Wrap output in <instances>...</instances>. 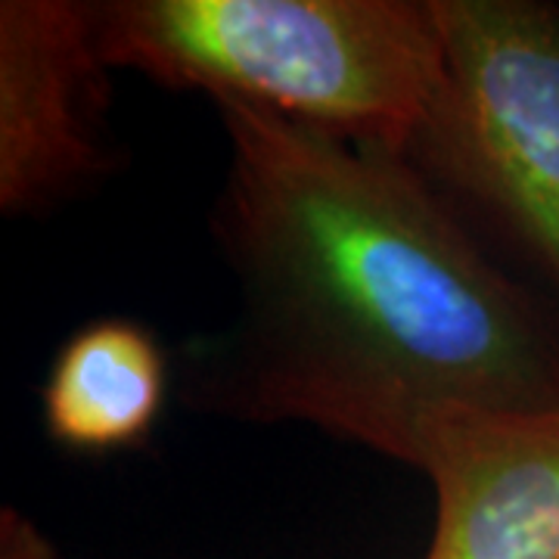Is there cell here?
Segmentation results:
<instances>
[{
  "label": "cell",
  "instance_id": "cell-3",
  "mask_svg": "<svg viewBox=\"0 0 559 559\" xmlns=\"http://www.w3.org/2000/svg\"><path fill=\"white\" fill-rule=\"evenodd\" d=\"M444 75L407 159L559 283V7L432 0Z\"/></svg>",
  "mask_w": 559,
  "mask_h": 559
},
{
  "label": "cell",
  "instance_id": "cell-6",
  "mask_svg": "<svg viewBox=\"0 0 559 559\" xmlns=\"http://www.w3.org/2000/svg\"><path fill=\"white\" fill-rule=\"evenodd\" d=\"M168 360L150 330L106 318L60 348L40 389L50 439L81 454L134 448L162 417Z\"/></svg>",
  "mask_w": 559,
  "mask_h": 559
},
{
  "label": "cell",
  "instance_id": "cell-5",
  "mask_svg": "<svg viewBox=\"0 0 559 559\" xmlns=\"http://www.w3.org/2000/svg\"><path fill=\"white\" fill-rule=\"evenodd\" d=\"M436 491L426 559H559V407H457L423 426Z\"/></svg>",
  "mask_w": 559,
  "mask_h": 559
},
{
  "label": "cell",
  "instance_id": "cell-1",
  "mask_svg": "<svg viewBox=\"0 0 559 559\" xmlns=\"http://www.w3.org/2000/svg\"><path fill=\"white\" fill-rule=\"evenodd\" d=\"M227 171L212 230L240 286L202 377L246 419L308 423L417 466L457 407H559V333L414 162L215 100Z\"/></svg>",
  "mask_w": 559,
  "mask_h": 559
},
{
  "label": "cell",
  "instance_id": "cell-2",
  "mask_svg": "<svg viewBox=\"0 0 559 559\" xmlns=\"http://www.w3.org/2000/svg\"><path fill=\"white\" fill-rule=\"evenodd\" d=\"M94 16L109 69L399 156L444 75L432 0H116Z\"/></svg>",
  "mask_w": 559,
  "mask_h": 559
},
{
  "label": "cell",
  "instance_id": "cell-7",
  "mask_svg": "<svg viewBox=\"0 0 559 559\" xmlns=\"http://www.w3.org/2000/svg\"><path fill=\"white\" fill-rule=\"evenodd\" d=\"M0 559H60L53 544L38 532V525L25 520L20 510L3 507L0 513Z\"/></svg>",
  "mask_w": 559,
  "mask_h": 559
},
{
  "label": "cell",
  "instance_id": "cell-4",
  "mask_svg": "<svg viewBox=\"0 0 559 559\" xmlns=\"http://www.w3.org/2000/svg\"><path fill=\"white\" fill-rule=\"evenodd\" d=\"M94 3H0V209L38 215L112 168Z\"/></svg>",
  "mask_w": 559,
  "mask_h": 559
}]
</instances>
